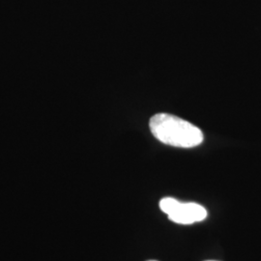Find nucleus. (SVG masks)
<instances>
[{
    "label": "nucleus",
    "mask_w": 261,
    "mask_h": 261,
    "mask_svg": "<svg viewBox=\"0 0 261 261\" xmlns=\"http://www.w3.org/2000/svg\"><path fill=\"white\" fill-rule=\"evenodd\" d=\"M160 208L176 224H192L201 222L207 217L204 207L194 202L182 203L172 197L163 198L160 201Z\"/></svg>",
    "instance_id": "f03ea898"
},
{
    "label": "nucleus",
    "mask_w": 261,
    "mask_h": 261,
    "mask_svg": "<svg viewBox=\"0 0 261 261\" xmlns=\"http://www.w3.org/2000/svg\"><path fill=\"white\" fill-rule=\"evenodd\" d=\"M148 261H157V260H148Z\"/></svg>",
    "instance_id": "7ed1b4c3"
},
{
    "label": "nucleus",
    "mask_w": 261,
    "mask_h": 261,
    "mask_svg": "<svg viewBox=\"0 0 261 261\" xmlns=\"http://www.w3.org/2000/svg\"><path fill=\"white\" fill-rule=\"evenodd\" d=\"M150 129L157 140L174 147L192 148L203 141L202 132L195 125L167 113L153 116Z\"/></svg>",
    "instance_id": "f257e3e1"
}]
</instances>
